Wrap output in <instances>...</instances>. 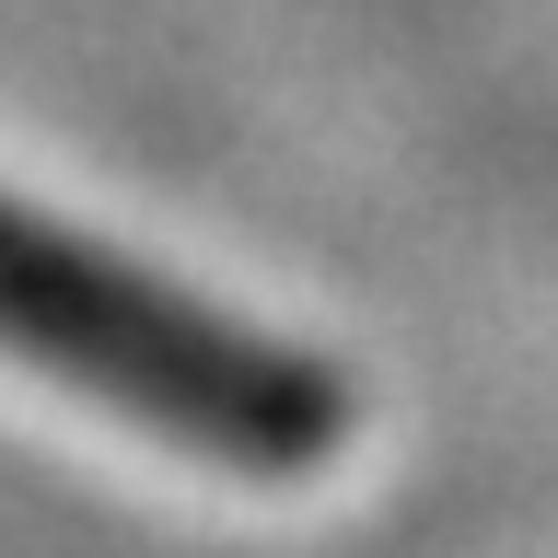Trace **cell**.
I'll return each mask as SVG.
<instances>
[{
	"instance_id": "cell-1",
	"label": "cell",
	"mask_w": 558,
	"mask_h": 558,
	"mask_svg": "<svg viewBox=\"0 0 558 558\" xmlns=\"http://www.w3.org/2000/svg\"><path fill=\"white\" fill-rule=\"evenodd\" d=\"M0 349H24L35 373L105 396V408L140 418V430L233 453L256 477H303L314 453L338 442V418H349L303 361L209 326L198 303L140 291L117 256L47 233L24 209H0Z\"/></svg>"
}]
</instances>
